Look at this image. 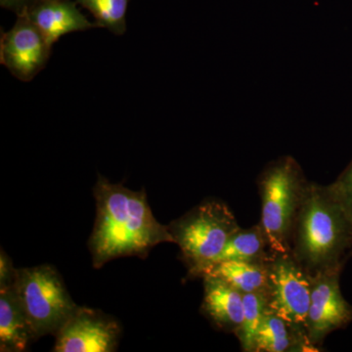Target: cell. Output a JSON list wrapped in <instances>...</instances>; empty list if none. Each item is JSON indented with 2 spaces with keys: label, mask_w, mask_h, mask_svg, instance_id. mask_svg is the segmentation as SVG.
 Returning <instances> with one entry per match:
<instances>
[{
  "label": "cell",
  "mask_w": 352,
  "mask_h": 352,
  "mask_svg": "<svg viewBox=\"0 0 352 352\" xmlns=\"http://www.w3.org/2000/svg\"><path fill=\"white\" fill-rule=\"evenodd\" d=\"M25 13L51 47L66 34L97 27L71 0H36Z\"/></svg>",
  "instance_id": "obj_10"
},
{
  "label": "cell",
  "mask_w": 352,
  "mask_h": 352,
  "mask_svg": "<svg viewBox=\"0 0 352 352\" xmlns=\"http://www.w3.org/2000/svg\"><path fill=\"white\" fill-rule=\"evenodd\" d=\"M17 17L12 29L2 32L0 63L18 80L31 82L45 68L52 47L32 24L25 10Z\"/></svg>",
  "instance_id": "obj_8"
},
{
  "label": "cell",
  "mask_w": 352,
  "mask_h": 352,
  "mask_svg": "<svg viewBox=\"0 0 352 352\" xmlns=\"http://www.w3.org/2000/svg\"><path fill=\"white\" fill-rule=\"evenodd\" d=\"M92 14L97 27L105 28L113 34L126 31V12L129 0H76Z\"/></svg>",
  "instance_id": "obj_16"
},
{
  "label": "cell",
  "mask_w": 352,
  "mask_h": 352,
  "mask_svg": "<svg viewBox=\"0 0 352 352\" xmlns=\"http://www.w3.org/2000/svg\"><path fill=\"white\" fill-rule=\"evenodd\" d=\"M17 268L14 267L12 261L1 249L0 254V289L11 288L15 280Z\"/></svg>",
  "instance_id": "obj_19"
},
{
  "label": "cell",
  "mask_w": 352,
  "mask_h": 352,
  "mask_svg": "<svg viewBox=\"0 0 352 352\" xmlns=\"http://www.w3.org/2000/svg\"><path fill=\"white\" fill-rule=\"evenodd\" d=\"M34 1H36V0H34Z\"/></svg>",
  "instance_id": "obj_21"
},
{
  "label": "cell",
  "mask_w": 352,
  "mask_h": 352,
  "mask_svg": "<svg viewBox=\"0 0 352 352\" xmlns=\"http://www.w3.org/2000/svg\"><path fill=\"white\" fill-rule=\"evenodd\" d=\"M34 333L12 287L0 289V351H28Z\"/></svg>",
  "instance_id": "obj_13"
},
{
  "label": "cell",
  "mask_w": 352,
  "mask_h": 352,
  "mask_svg": "<svg viewBox=\"0 0 352 352\" xmlns=\"http://www.w3.org/2000/svg\"><path fill=\"white\" fill-rule=\"evenodd\" d=\"M12 288L36 340L55 335L78 307L60 273L50 264L17 268Z\"/></svg>",
  "instance_id": "obj_5"
},
{
  "label": "cell",
  "mask_w": 352,
  "mask_h": 352,
  "mask_svg": "<svg viewBox=\"0 0 352 352\" xmlns=\"http://www.w3.org/2000/svg\"><path fill=\"white\" fill-rule=\"evenodd\" d=\"M291 254L311 277L342 273L352 256V217L327 186L310 182L298 212Z\"/></svg>",
  "instance_id": "obj_2"
},
{
  "label": "cell",
  "mask_w": 352,
  "mask_h": 352,
  "mask_svg": "<svg viewBox=\"0 0 352 352\" xmlns=\"http://www.w3.org/2000/svg\"><path fill=\"white\" fill-rule=\"evenodd\" d=\"M94 195L96 219L88 248L96 270L116 258H145L156 245L173 243L168 226L153 214L145 190L133 191L99 175Z\"/></svg>",
  "instance_id": "obj_1"
},
{
  "label": "cell",
  "mask_w": 352,
  "mask_h": 352,
  "mask_svg": "<svg viewBox=\"0 0 352 352\" xmlns=\"http://www.w3.org/2000/svg\"><path fill=\"white\" fill-rule=\"evenodd\" d=\"M267 270L268 310L307 330L312 277L302 270L291 254H273L267 263Z\"/></svg>",
  "instance_id": "obj_6"
},
{
  "label": "cell",
  "mask_w": 352,
  "mask_h": 352,
  "mask_svg": "<svg viewBox=\"0 0 352 352\" xmlns=\"http://www.w3.org/2000/svg\"><path fill=\"white\" fill-rule=\"evenodd\" d=\"M54 336V352H113L119 346L122 328L101 310L78 307Z\"/></svg>",
  "instance_id": "obj_7"
},
{
  "label": "cell",
  "mask_w": 352,
  "mask_h": 352,
  "mask_svg": "<svg viewBox=\"0 0 352 352\" xmlns=\"http://www.w3.org/2000/svg\"><path fill=\"white\" fill-rule=\"evenodd\" d=\"M330 186L352 217V161Z\"/></svg>",
  "instance_id": "obj_18"
},
{
  "label": "cell",
  "mask_w": 352,
  "mask_h": 352,
  "mask_svg": "<svg viewBox=\"0 0 352 352\" xmlns=\"http://www.w3.org/2000/svg\"><path fill=\"white\" fill-rule=\"evenodd\" d=\"M273 254L263 227L258 223L251 228H240L237 232L234 233L212 264L224 261L266 263L272 258Z\"/></svg>",
  "instance_id": "obj_15"
},
{
  "label": "cell",
  "mask_w": 352,
  "mask_h": 352,
  "mask_svg": "<svg viewBox=\"0 0 352 352\" xmlns=\"http://www.w3.org/2000/svg\"><path fill=\"white\" fill-rule=\"evenodd\" d=\"M34 0H0V6L7 10L13 11L16 15L24 12L29 8Z\"/></svg>",
  "instance_id": "obj_20"
},
{
  "label": "cell",
  "mask_w": 352,
  "mask_h": 352,
  "mask_svg": "<svg viewBox=\"0 0 352 352\" xmlns=\"http://www.w3.org/2000/svg\"><path fill=\"white\" fill-rule=\"evenodd\" d=\"M203 280L201 314L219 330L236 335L244 319V294L219 278L205 276Z\"/></svg>",
  "instance_id": "obj_11"
},
{
  "label": "cell",
  "mask_w": 352,
  "mask_h": 352,
  "mask_svg": "<svg viewBox=\"0 0 352 352\" xmlns=\"http://www.w3.org/2000/svg\"><path fill=\"white\" fill-rule=\"evenodd\" d=\"M219 278L242 294H265L268 287L267 263L224 261L212 264L201 277Z\"/></svg>",
  "instance_id": "obj_14"
},
{
  "label": "cell",
  "mask_w": 352,
  "mask_h": 352,
  "mask_svg": "<svg viewBox=\"0 0 352 352\" xmlns=\"http://www.w3.org/2000/svg\"><path fill=\"white\" fill-rule=\"evenodd\" d=\"M317 351L308 340L305 328L294 325L267 310L256 335L254 352Z\"/></svg>",
  "instance_id": "obj_12"
},
{
  "label": "cell",
  "mask_w": 352,
  "mask_h": 352,
  "mask_svg": "<svg viewBox=\"0 0 352 352\" xmlns=\"http://www.w3.org/2000/svg\"><path fill=\"white\" fill-rule=\"evenodd\" d=\"M240 228L231 208L217 199L201 201L168 224L191 278L201 277Z\"/></svg>",
  "instance_id": "obj_4"
},
{
  "label": "cell",
  "mask_w": 352,
  "mask_h": 352,
  "mask_svg": "<svg viewBox=\"0 0 352 352\" xmlns=\"http://www.w3.org/2000/svg\"><path fill=\"white\" fill-rule=\"evenodd\" d=\"M340 277V272L312 277L307 333L316 349L328 335L346 328L352 321V305L342 295Z\"/></svg>",
  "instance_id": "obj_9"
},
{
  "label": "cell",
  "mask_w": 352,
  "mask_h": 352,
  "mask_svg": "<svg viewBox=\"0 0 352 352\" xmlns=\"http://www.w3.org/2000/svg\"><path fill=\"white\" fill-rule=\"evenodd\" d=\"M267 310L265 294H245L244 319L242 327L236 333L243 351L254 352L256 335Z\"/></svg>",
  "instance_id": "obj_17"
},
{
  "label": "cell",
  "mask_w": 352,
  "mask_h": 352,
  "mask_svg": "<svg viewBox=\"0 0 352 352\" xmlns=\"http://www.w3.org/2000/svg\"><path fill=\"white\" fill-rule=\"evenodd\" d=\"M309 184L302 166L291 156L271 162L259 175V224L273 254H291L294 226Z\"/></svg>",
  "instance_id": "obj_3"
}]
</instances>
